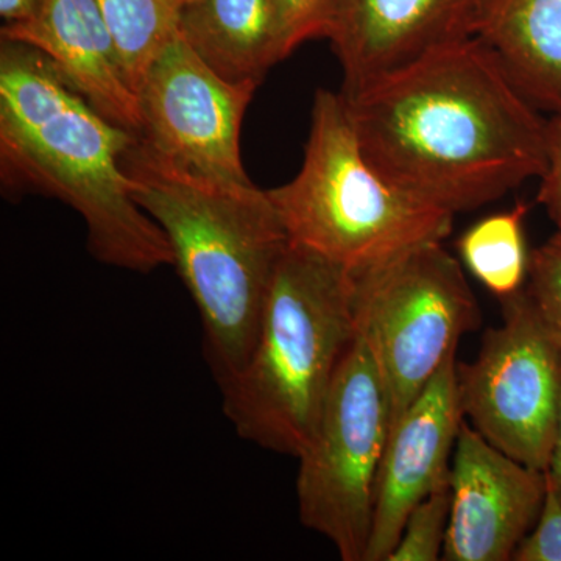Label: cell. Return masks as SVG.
<instances>
[{
  "mask_svg": "<svg viewBox=\"0 0 561 561\" xmlns=\"http://www.w3.org/2000/svg\"><path fill=\"white\" fill-rule=\"evenodd\" d=\"M342 99L373 168L454 216L500 201L548 168V121L478 36Z\"/></svg>",
  "mask_w": 561,
  "mask_h": 561,
  "instance_id": "6da1fadb",
  "label": "cell"
},
{
  "mask_svg": "<svg viewBox=\"0 0 561 561\" xmlns=\"http://www.w3.org/2000/svg\"><path fill=\"white\" fill-rule=\"evenodd\" d=\"M136 136L111 124L69 87L49 58L0 44V169L16 192L58 198L87 224L102 264L150 273L173 265L164 231L131 194L122 157Z\"/></svg>",
  "mask_w": 561,
  "mask_h": 561,
  "instance_id": "7a4b0ae2",
  "label": "cell"
},
{
  "mask_svg": "<svg viewBox=\"0 0 561 561\" xmlns=\"http://www.w3.org/2000/svg\"><path fill=\"white\" fill-rule=\"evenodd\" d=\"M136 203L171 243L173 267L201 313L217 386L249 360L289 238L267 191L191 175L151 157L138 138L122 157Z\"/></svg>",
  "mask_w": 561,
  "mask_h": 561,
  "instance_id": "3957f363",
  "label": "cell"
},
{
  "mask_svg": "<svg viewBox=\"0 0 561 561\" xmlns=\"http://www.w3.org/2000/svg\"><path fill=\"white\" fill-rule=\"evenodd\" d=\"M354 339L350 273L289 242L249 360L219 387L236 434L267 451L298 457Z\"/></svg>",
  "mask_w": 561,
  "mask_h": 561,
  "instance_id": "277c9868",
  "label": "cell"
},
{
  "mask_svg": "<svg viewBox=\"0 0 561 561\" xmlns=\"http://www.w3.org/2000/svg\"><path fill=\"white\" fill-rule=\"evenodd\" d=\"M267 195L290 243L348 273L453 231L454 214L416 201L373 168L341 92H316L300 172Z\"/></svg>",
  "mask_w": 561,
  "mask_h": 561,
  "instance_id": "5b68a950",
  "label": "cell"
},
{
  "mask_svg": "<svg viewBox=\"0 0 561 561\" xmlns=\"http://www.w3.org/2000/svg\"><path fill=\"white\" fill-rule=\"evenodd\" d=\"M350 275L356 334L382 373L393 426L456 356L461 337L481 327V309L443 242L420 243Z\"/></svg>",
  "mask_w": 561,
  "mask_h": 561,
  "instance_id": "8992f818",
  "label": "cell"
},
{
  "mask_svg": "<svg viewBox=\"0 0 561 561\" xmlns=\"http://www.w3.org/2000/svg\"><path fill=\"white\" fill-rule=\"evenodd\" d=\"M390 426L389 390L371 350L356 334L316 431L297 457L300 522L327 538L343 561H365Z\"/></svg>",
  "mask_w": 561,
  "mask_h": 561,
  "instance_id": "52a82bcc",
  "label": "cell"
},
{
  "mask_svg": "<svg viewBox=\"0 0 561 561\" xmlns=\"http://www.w3.org/2000/svg\"><path fill=\"white\" fill-rule=\"evenodd\" d=\"M502 323L483 334L478 357L457 362L465 420L494 448L548 470L561 390V351L526 291L501 300Z\"/></svg>",
  "mask_w": 561,
  "mask_h": 561,
  "instance_id": "ba28073f",
  "label": "cell"
},
{
  "mask_svg": "<svg viewBox=\"0 0 561 561\" xmlns=\"http://www.w3.org/2000/svg\"><path fill=\"white\" fill-rule=\"evenodd\" d=\"M257 87L220 77L179 33L151 61L136 92L139 146L191 175L250 184L241 128Z\"/></svg>",
  "mask_w": 561,
  "mask_h": 561,
  "instance_id": "9c48e42d",
  "label": "cell"
},
{
  "mask_svg": "<svg viewBox=\"0 0 561 561\" xmlns=\"http://www.w3.org/2000/svg\"><path fill=\"white\" fill-rule=\"evenodd\" d=\"M443 560L508 561L540 516L545 471L494 448L467 420L454 446Z\"/></svg>",
  "mask_w": 561,
  "mask_h": 561,
  "instance_id": "30bf717a",
  "label": "cell"
},
{
  "mask_svg": "<svg viewBox=\"0 0 561 561\" xmlns=\"http://www.w3.org/2000/svg\"><path fill=\"white\" fill-rule=\"evenodd\" d=\"M490 0H334L330 31L350 95L424 55L476 38Z\"/></svg>",
  "mask_w": 561,
  "mask_h": 561,
  "instance_id": "8fae6325",
  "label": "cell"
},
{
  "mask_svg": "<svg viewBox=\"0 0 561 561\" xmlns=\"http://www.w3.org/2000/svg\"><path fill=\"white\" fill-rule=\"evenodd\" d=\"M457 362L456 354L391 426L365 561L389 560L412 508L449 482V459L465 421Z\"/></svg>",
  "mask_w": 561,
  "mask_h": 561,
  "instance_id": "7c38bea8",
  "label": "cell"
},
{
  "mask_svg": "<svg viewBox=\"0 0 561 561\" xmlns=\"http://www.w3.org/2000/svg\"><path fill=\"white\" fill-rule=\"evenodd\" d=\"M0 35L46 55L92 108L138 138V95L125 77L98 0H41L35 16L3 25Z\"/></svg>",
  "mask_w": 561,
  "mask_h": 561,
  "instance_id": "4fadbf2b",
  "label": "cell"
},
{
  "mask_svg": "<svg viewBox=\"0 0 561 561\" xmlns=\"http://www.w3.org/2000/svg\"><path fill=\"white\" fill-rule=\"evenodd\" d=\"M180 33L232 83L260 84L290 55L272 0H190L181 11Z\"/></svg>",
  "mask_w": 561,
  "mask_h": 561,
  "instance_id": "5bb4252c",
  "label": "cell"
},
{
  "mask_svg": "<svg viewBox=\"0 0 561 561\" xmlns=\"http://www.w3.org/2000/svg\"><path fill=\"white\" fill-rule=\"evenodd\" d=\"M478 38L535 108L561 116V0H490Z\"/></svg>",
  "mask_w": 561,
  "mask_h": 561,
  "instance_id": "9a60e30c",
  "label": "cell"
},
{
  "mask_svg": "<svg viewBox=\"0 0 561 561\" xmlns=\"http://www.w3.org/2000/svg\"><path fill=\"white\" fill-rule=\"evenodd\" d=\"M529 206L493 214L468 228L457 241L460 260L494 297L504 300L524 289L529 254L524 239V219Z\"/></svg>",
  "mask_w": 561,
  "mask_h": 561,
  "instance_id": "2e32d148",
  "label": "cell"
},
{
  "mask_svg": "<svg viewBox=\"0 0 561 561\" xmlns=\"http://www.w3.org/2000/svg\"><path fill=\"white\" fill-rule=\"evenodd\" d=\"M190 0H98L131 90L180 33L181 11ZM138 95V94H136Z\"/></svg>",
  "mask_w": 561,
  "mask_h": 561,
  "instance_id": "e0dca14e",
  "label": "cell"
},
{
  "mask_svg": "<svg viewBox=\"0 0 561 561\" xmlns=\"http://www.w3.org/2000/svg\"><path fill=\"white\" fill-rule=\"evenodd\" d=\"M451 515V486L443 483L419 502L405 519L387 561H437L445 551Z\"/></svg>",
  "mask_w": 561,
  "mask_h": 561,
  "instance_id": "ac0fdd59",
  "label": "cell"
},
{
  "mask_svg": "<svg viewBox=\"0 0 561 561\" xmlns=\"http://www.w3.org/2000/svg\"><path fill=\"white\" fill-rule=\"evenodd\" d=\"M527 297L542 327L561 351V231L531 251L527 272Z\"/></svg>",
  "mask_w": 561,
  "mask_h": 561,
  "instance_id": "d6986e66",
  "label": "cell"
},
{
  "mask_svg": "<svg viewBox=\"0 0 561 561\" xmlns=\"http://www.w3.org/2000/svg\"><path fill=\"white\" fill-rule=\"evenodd\" d=\"M289 54L305 41L327 38L334 0H272Z\"/></svg>",
  "mask_w": 561,
  "mask_h": 561,
  "instance_id": "ffe728a7",
  "label": "cell"
},
{
  "mask_svg": "<svg viewBox=\"0 0 561 561\" xmlns=\"http://www.w3.org/2000/svg\"><path fill=\"white\" fill-rule=\"evenodd\" d=\"M513 560L561 561V500L548 479L540 516L516 549Z\"/></svg>",
  "mask_w": 561,
  "mask_h": 561,
  "instance_id": "44dd1931",
  "label": "cell"
},
{
  "mask_svg": "<svg viewBox=\"0 0 561 561\" xmlns=\"http://www.w3.org/2000/svg\"><path fill=\"white\" fill-rule=\"evenodd\" d=\"M540 180L538 203L561 231V116L548 119V168Z\"/></svg>",
  "mask_w": 561,
  "mask_h": 561,
  "instance_id": "7402d4cb",
  "label": "cell"
},
{
  "mask_svg": "<svg viewBox=\"0 0 561 561\" xmlns=\"http://www.w3.org/2000/svg\"><path fill=\"white\" fill-rule=\"evenodd\" d=\"M41 0H0V16L7 24H16L35 16Z\"/></svg>",
  "mask_w": 561,
  "mask_h": 561,
  "instance_id": "603a6c76",
  "label": "cell"
},
{
  "mask_svg": "<svg viewBox=\"0 0 561 561\" xmlns=\"http://www.w3.org/2000/svg\"><path fill=\"white\" fill-rule=\"evenodd\" d=\"M546 479L551 483L552 489L559 494L561 500V390H560V404L559 416H557L556 438H553V446L551 453V460H549L548 470L545 471Z\"/></svg>",
  "mask_w": 561,
  "mask_h": 561,
  "instance_id": "cb8c5ba5",
  "label": "cell"
}]
</instances>
